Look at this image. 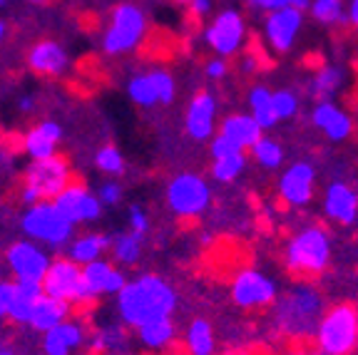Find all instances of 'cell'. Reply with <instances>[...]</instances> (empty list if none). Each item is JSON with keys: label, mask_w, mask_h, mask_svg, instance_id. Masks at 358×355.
Returning <instances> with one entry per match:
<instances>
[{"label": "cell", "mask_w": 358, "mask_h": 355, "mask_svg": "<svg viewBox=\"0 0 358 355\" xmlns=\"http://www.w3.org/2000/svg\"><path fill=\"white\" fill-rule=\"evenodd\" d=\"M174 305H177V294L159 276H142L137 281L127 283L117 294L120 316L134 328L169 318Z\"/></svg>", "instance_id": "6da1fadb"}, {"label": "cell", "mask_w": 358, "mask_h": 355, "mask_svg": "<svg viewBox=\"0 0 358 355\" xmlns=\"http://www.w3.org/2000/svg\"><path fill=\"white\" fill-rule=\"evenodd\" d=\"M321 311H324V300L319 291L308 283H299L276 300L274 323L284 335L308 338V335H316V328L324 318Z\"/></svg>", "instance_id": "7a4b0ae2"}, {"label": "cell", "mask_w": 358, "mask_h": 355, "mask_svg": "<svg viewBox=\"0 0 358 355\" xmlns=\"http://www.w3.org/2000/svg\"><path fill=\"white\" fill-rule=\"evenodd\" d=\"M316 345L326 355H351L358 345V311L351 303L334 305L316 328Z\"/></svg>", "instance_id": "3957f363"}, {"label": "cell", "mask_w": 358, "mask_h": 355, "mask_svg": "<svg viewBox=\"0 0 358 355\" xmlns=\"http://www.w3.org/2000/svg\"><path fill=\"white\" fill-rule=\"evenodd\" d=\"M331 241L321 226L299 231L286 246V268L296 276H316L329 266Z\"/></svg>", "instance_id": "277c9868"}, {"label": "cell", "mask_w": 358, "mask_h": 355, "mask_svg": "<svg viewBox=\"0 0 358 355\" xmlns=\"http://www.w3.org/2000/svg\"><path fill=\"white\" fill-rule=\"evenodd\" d=\"M22 229L30 239L48 241L52 246H60L70 239L73 233V222L57 209L55 204H33L28 214L22 217Z\"/></svg>", "instance_id": "5b68a950"}, {"label": "cell", "mask_w": 358, "mask_h": 355, "mask_svg": "<svg viewBox=\"0 0 358 355\" xmlns=\"http://www.w3.org/2000/svg\"><path fill=\"white\" fill-rule=\"evenodd\" d=\"M145 35V15L140 8L134 6H120L112 13V22L105 33V52L120 55L132 48H137Z\"/></svg>", "instance_id": "8992f818"}, {"label": "cell", "mask_w": 358, "mask_h": 355, "mask_svg": "<svg viewBox=\"0 0 358 355\" xmlns=\"http://www.w3.org/2000/svg\"><path fill=\"white\" fill-rule=\"evenodd\" d=\"M25 187H30L43 199H55L60 191L70 187V167L62 157L52 154L35 159L25 172Z\"/></svg>", "instance_id": "52a82bcc"}, {"label": "cell", "mask_w": 358, "mask_h": 355, "mask_svg": "<svg viewBox=\"0 0 358 355\" xmlns=\"http://www.w3.org/2000/svg\"><path fill=\"white\" fill-rule=\"evenodd\" d=\"M209 187L196 174H179L169 182L167 201L169 209L179 217H196L209 206Z\"/></svg>", "instance_id": "ba28073f"}, {"label": "cell", "mask_w": 358, "mask_h": 355, "mask_svg": "<svg viewBox=\"0 0 358 355\" xmlns=\"http://www.w3.org/2000/svg\"><path fill=\"white\" fill-rule=\"evenodd\" d=\"M207 45L212 50H217L219 57H229L241 50V45L246 40V22L241 13L236 10H222L212 20V25L204 33Z\"/></svg>", "instance_id": "9c48e42d"}, {"label": "cell", "mask_w": 358, "mask_h": 355, "mask_svg": "<svg viewBox=\"0 0 358 355\" xmlns=\"http://www.w3.org/2000/svg\"><path fill=\"white\" fill-rule=\"evenodd\" d=\"M43 286L48 296H55V298H62V300L87 303L83 268H80L78 261H65V259L52 261L43 278Z\"/></svg>", "instance_id": "30bf717a"}, {"label": "cell", "mask_w": 358, "mask_h": 355, "mask_svg": "<svg viewBox=\"0 0 358 355\" xmlns=\"http://www.w3.org/2000/svg\"><path fill=\"white\" fill-rule=\"evenodd\" d=\"M303 25V13L296 10L294 6L276 8V10H268L266 22H264V35H266L268 45L274 48L276 52L291 50V45L296 43V35L301 33Z\"/></svg>", "instance_id": "8fae6325"}, {"label": "cell", "mask_w": 358, "mask_h": 355, "mask_svg": "<svg viewBox=\"0 0 358 355\" xmlns=\"http://www.w3.org/2000/svg\"><path fill=\"white\" fill-rule=\"evenodd\" d=\"M231 298L241 308H259L276 300V283L259 271H241L231 283Z\"/></svg>", "instance_id": "7c38bea8"}, {"label": "cell", "mask_w": 358, "mask_h": 355, "mask_svg": "<svg viewBox=\"0 0 358 355\" xmlns=\"http://www.w3.org/2000/svg\"><path fill=\"white\" fill-rule=\"evenodd\" d=\"M52 204H55L73 224L92 222V219L100 217V211H102V201L90 194V191H85L83 187H78V184H70L65 191H60Z\"/></svg>", "instance_id": "4fadbf2b"}, {"label": "cell", "mask_w": 358, "mask_h": 355, "mask_svg": "<svg viewBox=\"0 0 358 355\" xmlns=\"http://www.w3.org/2000/svg\"><path fill=\"white\" fill-rule=\"evenodd\" d=\"M313 179H316V172L308 161H296L291 164L284 174H281L279 182V194L286 204L291 206H303L308 204L313 194Z\"/></svg>", "instance_id": "5bb4252c"}, {"label": "cell", "mask_w": 358, "mask_h": 355, "mask_svg": "<svg viewBox=\"0 0 358 355\" xmlns=\"http://www.w3.org/2000/svg\"><path fill=\"white\" fill-rule=\"evenodd\" d=\"M83 278H85V296H87V300L97 298L102 294H120L127 286L124 273L117 271L112 263L102 261V259H97L92 263H85Z\"/></svg>", "instance_id": "9a60e30c"}, {"label": "cell", "mask_w": 358, "mask_h": 355, "mask_svg": "<svg viewBox=\"0 0 358 355\" xmlns=\"http://www.w3.org/2000/svg\"><path fill=\"white\" fill-rule=\"evenodd\" d=\"M8 266L17 278H40L43 281L50 261L43 249H38L30 241H17L8 249Z\"/></svg>", "instance_id": "2e32d148"}, {"label": "cell", "mask_w": 358, "mask_h": 355, "mask_svg": "<svg viewBox=\"0 0 358 355\" xmlns=\"http://www.w3.org/2000/svg\"><path fill=\"white\" fill-rule=\"evenodd\" d=\"M214 117H217V100L209 92H196L187 110V132L196 142L209 139L214 132Z\"/></svg>", "instance_id": "e0dca14e"}, {"label": "cell", "mask_w": 358, "mask_h": 355, "mask_svg": "<svg viewBox=\"0 0 358 355\" xmlns=\"http://www.w3.org/2000/svg\"><path fill=\"white\" fill-rule=\"evenodd\" d=\"M324 209L334 222L353 224L358 217V191L343 182H334L326 191Z\"/></svg>", "instance_id": "ac0fdd59"}, {"label": "cell", "mask_w": 358, "mask_h": 355, "mask_svg": "<svg viewBox=\"0 0 358 355\" xmlns=\"http://www.w3.org/2000/svg\"><path fill=\"white\" fill-rule=\"evenodd\" d=\"M313 124L319 129H324V134L334 142H341L351 134V117L346 115L343 110L334 105V102H319V105L313 107V115H311Z\"/></svg>", "instance_id": "d6986e66"}, {"label": "cell", "mask_w": 358, "mask_h": 355, "mask_svg": "<svg viewBox=\"0 0 358 355\" xmlns=\"http://www.w3.org/2000/svg\"><path fill=\"white\" fill-rule=\"evenodd\" d=\"M70 313V300H62V298H55V296H40L35 300V308H33V316H30V326L35 331H52L55 326H60L62 321L67 318Z\"/></svg>", "instance_id": "ffe728a7"}, {"label": "cell", "mask_w": 358, "mask_h": 355, "mask_svg": "<svg viewBox=\"0 0 358 355\" xmlns=\"http://www.w3.org/2000/svg\"><path fill=\"white\" fill-rule=\"evenodd\" d=\"M264 127L254 119V115H229L222 122V132L224 137L234 139L239 147H249L252 150L259 139L264 137Z\"/></svg>", "instance_id": "44dd1931"}, {"label": "cell", "mask_w": 358, "mask_h": 355, "mask_svg": "<svg viewBox=\"0 0 358 355\" xmlns=\"http://www.w3.org/2000/svg\"><path fill=\"white\" fill-rule=\"evenodd\" d=\"M62 137L60 124L55 122H40L38 127H33L25 137V150L33 159H45V157H52L57 150V142Z\"/></svg>", "instance_id": "7402d4cb"}, {"label": "cell", "mask_w": 358, "mask_h": 355, "mask_svg": "<svg viewBox=\"0 0 358 355\" xmlns=\"http://www.w3.org/2000/svg\"><path fill=\"white\" fill-rule=\"evenodd\" d=\"M78 345H83V328L78 323L67 321L48 331L43 340V348L48 355H70V350L78 348Z\"/></svg>", "instance_id": "603a6c76"}, {"label": "cell", "mask_w": 358, "mask_h": 355, "mask_svg": "<svg viewBox=\"0 0 358 355\" xmlns=\"http://www.w3.org/2000/svg\"><path fill=\"white\" fill-rule=\"evenodd\" d=\"M65 65H67L65 50L57 43L45 40V43L35 45L33 50H30V67L40 75H57L65 70Z\"/></svg>", "instance_id": "cb8c5ba5"}, {"label": "cell", "mask_w": 358, "mask_h": 355, "mask_svg": "<svg viewBox=\"0 0 358 355\" xmlns=\"http://www.w3.org/2000/svg\"><path fill=\"white\" fill-rule=\"evenodd\" d=\"M249 107H252V115L264 129L274 127L279 122V117H276V110H274V92H268L264 85H257L252 87L249 92Z\"/></svg>", "instance_id": "d4e9b609"}, {"label": "cell", "mask_w": 358, "mask_h": 355, "mask_svg": "<svg viewBox=\"0 0 358 355\" xmlns=\"http://www.w3.org/2000/svg\"><path fill=\"white\" fill-rule=\"evenodd\" d=\"M341 82H343V73H341V70H338V67L326 65V67H321L319 73L313 75L308 92H311V97L316 102H329L331 97L338 92Z\"/></svg>", "instance_id": "484cf974"}, {"label": "cell", "mask_w": 358, "mask_h": 355, "mask_svg": "<svg viewBox=\"0 0 358 355\" xmlns=\"http://www.w3.org/2000/svg\"><path fill=\"white\" fill-rule=\"evenodd\" d=\"M107 246H110L107 236H102V233H87V236L75 241L73 249H70V256H73V261H78V263H92L100 259Z\"/></svg>", "instance_id": "4316f807"}, {"label": "cell", "mask_w": 358, "mask_h": 355, "mask_svg": "<svg viewBox=\"0 0 358 355\" xmlns=\"http://www.w3.org/2000/svg\"><path fill=\"white\" fill-rule=\"evenodd\" d=\"M187 345H189L192 355H212L214 353V331L209 321L196 318L192 321L189 331H187Z\"/></svg>", "instance_id": "83f0119b"}, {"label": "cell", "mask_w": 358, "mask_h": 355, "mask_svg": "<svg viewBox=\"0 0 358 355\" xmlns=\"http://www.w3.org/2000/svg\"><path fill=\"white\" fill-rule=\"evenodd\" d=\"M140 340L147 345V348H164L174 340V326L169 318H162V321H152L147 326L140 328Z\"/></svg>", "instance_id": "f1b7e54d"}, {"label": "cell", "mask_w": 358, "mask_h": 355, "mask_svg": "<svg viewBox=\"0 0 358 355\" xmlns=\"http://www.w3.org/2000/svg\"><path fill=\"white\" fill-rule=\"evenodd\" d=\"M112 254L120 263H134L142 254V236L140 233H120L117 239L112 241Z\"/></svg>", "instance_id": "f546056e"}, {"label": "cell", "mask_w": 358, "mask_h": 355, "mask_svg": "<svg viewBox=\"0 0 358 355\" xmlns=\"http://www.w3.org/2000/svg\"><path fill=\"white\" fill-rule=\"evenodd\" d=\"M252 154L264 169H279L281 161H284V150L279 147L276 139H268V137L259 139L257 145L252 147Z\"/></svg>", "instance_id": "4dcf8cb0"}, {"label": "cell", "mask_w": 358, "mask_h": 355, "mask_svg": "<svg viewBox=\"0 0 358 355\" xmlns=\"http://www.w3.org/2000/svg\"><path fill=\"white\" fill-rule=\"evenodd\" d=\"M311 17L319 20L321 25H336L346 20L341 0H313L311 3Z\"/></svg>", "instance_id": "1f68e13d"}, {"label": "cell", "mask_w": 358, "mask_h": 355, "mask_svg": "<svg viewBox=\"0 0 358 355\" xmlns=\"http://www.w3.org/2000/svg\"><path fill=\"white\" fill-rule=\"evenodd\" d=\"M129 97L142 107L157 105L159 94L155 89V82H152V75H137V78L129 80Z\"/></svg>", "instance_id": "d6a6232c"}, {"label": "cell", "mask_w": 358, "mask_h": 355, "mask_svg": "<svg viewBox=\"0 0 358 355\" xmlns=\"http://www.w3.org/2000/svg\"><path fill=\"white\" fill-rule=\"evenodd\" d=\"M246 167V157L244 152L234 157H224V159H214V167H212V177L217 182H234Z\"/></svg>", "instance_id": "836d02e7"}, {"label": "cell", "mask_w": 358, "mask_h": 355, "mask_svg": "<svg viewBox=\"0 0 358 355\" xmlns=\"http://www.w3.org/2000/svg\"><path fill=\"white\" fill-rule=\"evenodd\" d=\"M35 300H38V298H33V296H28V294H22L15 283H13V296H10V305H8V316H10L15 323H30Z\"/></svg>", "instance_id": "e575fe53"}, {"label": "cell", "mask_w": 358, "mask_h": 355, "mask_svg": "<svg viewBox=\"0 0 358 355\" xmlns=\"http://www.w3.org/2000/svg\"><path fill=\"white\" fill-rule=\"evenodd\" d=\"M95 161L105 174H122V169H124V159L117 147H102V150L97 152Z\"/></svg>", "instance_id": "d590c367"}, {"label": "cell", "mask_w": 358, "mask_h": 355, "mask_svg": "<svg viewBox=\"0 0 358 355\" xmlns=\"http://www.w3.org/2000/svg\"><path fill=\"white\" fill-rule=\"evenodd\" d=\"M274 110L279 119H289L299 112V97L291 89H276L274 92Z\"/></svg>", "instance_id": "8d00e7d4"}, {"label": "cell", "mask_w": 358, "mask_h": 355, "mask_svg": "<svg viewBox=\"0 0 358 355\" xmlns=\"http://www.w3.org/2000/svg\"><path fill=\"white\" fill-rule=\"evenodd\" d=\"M152 75V82H155V89H157V94H159V102H172L174 100V80H172V75H167V73H162V70H155V73H150Z\"/></svg>", "instance_id": "74e56055"}, {"label": "cell", "mask_w": 358, "mask_h": 355, "mask_svg": "<svg viewBox=\"0 0 358 355\" xmlns=\"http://www.w3.org/2000/svg\"><path fill=\"white\" fill-rule=\"evenodd\" d=\"M241 152H244V147L236 145L234 139L224 137V134L214 137V142H212V157H214V159H224V157H234V154H241Z\"/></svg>", "instance_id": "f35d334b"}, {"label": "cell", "mask_w": 358, "mask_h": 355, "mask_svg": "<svg viewBox=\"0 0 358 355\" xmlns=\"http://www.w3.org/2000/svg\"><path fill=\"white\" fill-rule=\"evenodd\" d=\"M129 226H132V231L134 233H145L147 229H150V222H147V214L140 209V206H132L129 209Z\"/></svg>", "instance_id": "ab89813d"}, {"label": "cell", "mask_w": 358, "mask_h": 355, "mask_svg": "<svg viewBox=\"0 0 358 355\" xmlns=\"http://www.w3.org/2000/svg\"><path fill=\"white\" fill-rule=\"evenodd\" d=\"M120 196H122V189H120L115 182L102 184V187H100V201H102V204H117Z\"/></svg>", "instance_id": "60d3db41"}, {"label": "cell", "mask_w": 358, "mask_h": 355, "mask_svg": "<svg viewBox=\"0 0 358 355\" xmlns=\"http://www.w3.org/2000/svg\"><path fill=\"white\" fill-rule=\"evenodd\" d=\"M207 75L212 80H222L224 75H227V62H224V57H214V60L207 62Z\"/></svg>", "instance_id": "b9f144b4"}, {"label": "cell", "mask_w": 358, "mask_h": 355, "mask_svg": "<svg viewBox=\"0 0 358 355\" xmlns=\"http://www.w3.org/2000/svg\"><path fill=\"white\" fill-rule=\"evenodd\" d=\"M10 296H13V283H0V318L8 316Z\"/></svg>", "instance_id": "7bdbcfd3"}, {"label": "cell", "mask_w": 358, "mask_h": 355, "mask_svg": "<svg viewBox=\"0 0 358 355\" xmlns=\"http://www.w3.org/2000/svg\"><path fill=\"white\" fill-rule=\"evenodd\" d=\"M189 8H192V15L201 17L212 10V0H189Z\"/></svg>", "instance_id": "ee69618b"}, {"label": "cell", "mask_w": 358, "mask_h": 355, "mask_svg": "<svg viewBox=\"0 0 358 355\" xmlns=\"http://www.w3.org/2000/svg\"><path fill=\"white\" fill-rule=\"evenodd\" d=\"M249 3L257 8H264V10H276V8L289 6L291 0H249Z\"/></svg>", "instance_id": "f6af8a7d"}, {"label": "cell", "mask_w": 358, "mask_h": 355, "mask_svg": "<svg viewBox=\"0 0 358 355\" xmlns=\"http://www.w3.org/2000/svg\"><path fill=\"white\" fill-rule=\"evenodd\" d=\"M22 201H25V204H38L40 196L35 194V191L30 187H25V189H22Z\"/></svg>", "instance_id": "bcb514c9"}, {"label": "cell", "mask_w": 358, "mask_h": 355, "mask_svg": "<svg viewBox=\"0 0 358 355\" xmlns=\"http://www.w3.org/2000/svg\"><path fill=\"white\" fill-rule=\"evenodd\" d=\"M348 20L358 28V0H351V6H348Z\"/></svg>", "instance_id": "7dc6e473"}, {"label": "cell", "mask_w": 358, "mask_h": 355, "mask_svg": "<svg viewBox=\"0 0 358 355\" xmlns=\"http://www.w3.org/2000/svg\"><path fill=\"white\" fill-rule=\"evenodd\" d=\"M311 3H313V0H291L289 6H294L296 10L306 13V10H311Z\"/></svg>", "instance_id": "c3c4849f"}, {"label": "cell", "mask_w": 358, "mask_h": 355, "mask_svg": "<svg viewBox=\"0 0 358 355\" xmlns=\"http://www.w3.org/2000/svg\"><path fill=\"white\" fill-rule=\"evenodd\" d=\"M241 70H244V73H254V70H257V62H254V57H244V62H241Z\"/></svg>", "instance_id": "681fc988"}, {"label": "cell", "mask_w": 358, "mask_h": 355, "mask_svg": "<svg viewBox=\"0 0 358 355\" xmlns=\"http://www.w3.org/2000/svg\"><path fill=\"white\" fill-rule=\"evenodd\" d=\"M294 355H326V353H321V350H296Z\"/></svg>", "instance_id": "f907efd6"}, {"label": "cell", "mask_w": 358, "mask_h": 355, "mask_svg": "<svg viewBox=\"0 0 358 355\" xmlns=\"http://www.w3.org/2000/svg\"><path fill=\"white\" fill-rule=\"evenodd\" d=\"M30 107H33V102H30V97H25V100L20 102V110H22V112H28Z\"/></svg>", "instance_id": "816d5d0a"}, {"label": "cell", "mask_w": 358, "mask_h": 355, "mask_svg": "<svg viewBox=\"0 0 358 355\" xmlns=\"http://www.w3.org/2000/svg\"><path fill=\"white\" fill-rule=\"evenodd\" d=\"M6 38V22H0V40Z\"/></svg>", "instance_id": "f5cc1de1"}, {"label": "cell", "mask_w": 358, "mask_h": 355, "mask_svg": "<svg viewBox=\"0 0 358 355\" xmlns=\"http://www.w3.org/2000/svg\"><path fill=\"white\" fill-rule=\"evenodd\" d=\"M30 3H35V6H43V3H48V0H30Z\"/></svg>", "instance_id": "db71d44e"}, {"label": "cell", "mask_w": 358, "mask_h": 355, "mask_svg": "<svg viewBox=\"0 0 358 355\" xmlns=\"http://www.w3.org/2000/svg\"><path fill=\"white\" fill-rule=\"evenodd\" d=\"M0 355H13V353H8V350H0Z\"/></svg>", "instance_id": "11a10c76"}, {"label": "cell", "mask_w": 358, "mask_h": 355, "mask_svg": "<svg viewBox=\"0 0 358 355\" xmlns=\"http://www.w3.org/2000/svg\"><path fill=\"white\" fill-rule=\"evenodd\" d=\"M174 3H189V0H174Z\"/></svg>", "instance_id": "9f6ffc18"}]
</instances>
